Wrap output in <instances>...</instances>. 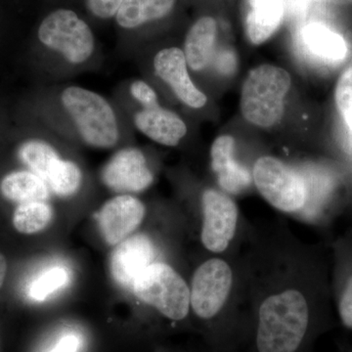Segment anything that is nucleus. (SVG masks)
Listing matches in <instances>:
<instances>
[{
	"instance_id": "f257e3e1",
	"label": "nucleus",
	"mask_w": 352,
	"mask_h": 352,
	"mask_svg": "<svg viewBox=\"0 0 352 352\" xmlns=\"http://www.w3.org/2000/svg\"><path fill=\"white\" fill-rule=\"evenodd\" d=\"M307 300L296 289L266 298L258 309L256 352H300L309 329Z\"/></svg>"
},
{
	"instance_id": "f03ea898",
	"label": "nucleus",
	"mask_w": 352,
	"mask_h": 352,
	"mask_svg": "<svg viewBox=\"0 0 352 352\" xmlns=\"http://www.w3.org/2000/svg\"><path fill=\"white\" fill-rule=\"evenodd\" d=\"M291 85V76L281 67L263 64L251 69L240 95L244 119L261 129L276 126L283 117L285 97Z\"/></svg>"
},
{
	"instance_id": "7ed1b4c3",
	"label": "nucleus",
	"mask_w": 352,
	"mask_h": 352,
	"mask_svg": "<svg viewBox=\"0 0 352 352\" xmlns=\"http://www.w3.org/2000/svg\"><path fill=\"white\" fill-rule=\"evenodd\" d=\"M65 110L88 145L112 148L119 140V126L112 106L96 92L80 87H69L62 92Z\"/></svg>"
},
{
	"instance_id": "20e7f679",
	"label": "nucleus",
	"mask_w": 352,
	"mask_h": 352,
	"mask_svg": "<svg viewBox=\"0 0 352 352\" xmlns=\"http://www.w3.org/2000/svg\"><path fill=\"white\" fill-rule=\"evenodd\" d=\"M132 292L139 300L156 308L170 320H183L188 315V286L168 264L154 263L148 266L136 278Z\"/></svg>"
},
{
	"instance_id": "39448f33",
	"label": "nucleus",
	"mask_w": 352,
	"mask_h": 352,
	"mask_svg": "<svg viewBox=\"0 0 352 352\" xmlns=\"http://www.w3.org/2000/svg\"><path fill=\"white\" fill-rule=\"evenodd\" d=\"M252 180L261 195L277 210L298 212L307 204L305 180L277 157H258L252 168Z\"/></svg>"
},
{
	"instance_id": "423d86ee",
	"label": "nucleus",
	"mask_w": 352,
	"mask_h": 352,
	"mask_svg": "<svg viewBox=\"0 0 352 352\" xmlns=\"http://www.w3.org/2000/svg\"><path fill=\"white\" fill-rule=\"evenodd\" d=\"M38 36L45 47L60 53L69 63H85L94 54V32L69 9H58L46 16L39 25Z\"/></svg>"
},
{
	"instance_id": "0eeeda50",
	"label": "nucleus",
	"mask_w": 352,
	"mask_h": 352,
	"mask_svg": "<svg viewBox=\"0 0 352 352\" xmlns=\"http://www.w3.org/2000/svg\"><path fill=\"white\" fill-rule=\"evenodd\" d=\"M230 266L221 259L206 261L197 270L190 291V307L203 320H212L220 314L232 287Z\"/></svg>"
},
{
	"instance_id": "6e6552de",
	"label": "nucleus",
	"mask_w": 352,
	"mask_h": 352,
	"mask_svg": "<svg viewBox=\"0 0 352 352\" xmlns=\"http://www.w3.org/2000/svg\"><path fill=\"white\" fill-rule=\"evenodd\" d=\"M204 222L201 242L208 251H226L237 226L238 208L230 197L214 189L206 190L201 197Z\"/></svg>"
},
{
	"instance_id": "1a4fd4ad",
	"label": "nucleus",
	"mask_w": 352,
	"mask_h": 352,
	"mask_svg": "<svg viewBox=\"0 0 352 352\" xmlns=\"http://www.w3.org/2000/svg\"><path fill=\"white\" fill-rule=\"evenodd\" d=\"M104 184L119 193H138L151 186L154 175L144 154L135 148L116 153L102 170Z\"/></svg>"
},
{
	"instance_id": "9d476101",
	"label": "nucleus",
	"mask_w": 352,
	"mask_h": 352,
	"mask_svg": "<svg viewBox=\"0 0 352 352\" xmlns=\"http://www.w3.org/2000/svg\"><path fill=\"white\" fill-rule=\"evenodd\" d=\"M154 69L183 104L193 109L205 107L207 96L192 82L186 58L180 48L168 47L159 51L154 58Z\"/></svg>"
},
{
	"instance_id": "9b49d317",
	"label": "nucleus",
	"mask_w": 352,
	"mask_h": 352,
	"mask_svg": "<svg viewBox=\"0 0 352 352\" xmlns=\"http://www.w3.org/2000/svg\"><path fill=\"white\" fill-rule=\"evenodd\" d=\"M145 206L131 195H120L104 204L99 212L98 222L102 235L109 245H117L143 221Z\"/></svg>"
},
{
	"instance_id": "f8f14e48",
	"label": "nucleus",
	"mask_w": 352,
	"mask_h": 352,
	"mask_svg": "<svg viewBox=\"0 0 352 352\" xmlns=\"http://www.w3.org/2000/svg\"><path fill=\"white\" fill-rule=\"evenodd\" d=\"M155 258V248L143 234L127 237L117 245L111 254V274L122 288L132 289L136 278L151 265Z\"/></svg>"
},
{
	"instance_id": "ddd939ff",
	"label": "nucleus",
	"mask_w": 352,
	"mask_h": 352,
	"mask_svg": "<svg viewBox=\"0 0 352 352\" xmlns=\"http://www.w3.org/2000/svg\"><path fill=\"white\" fill-rule=\"evenodd\" d=\"M212 168L226 191L239 194L251 185L252 175L235 159V139L229 134L215 138L210 148Z\"/></svg>"
},
{
	"instance_id": "4468645a",
	"label": "nucleus",
	"mask_w": 352,
	"mask_h": 352,
	"mask_svg": "<svg viewBox=\"0 0 352 352\" xmlns=\"http://www.w3.org/2000/svg\"><path fill=\"white\" fill-rule=\"evenodd\" d=\"M134 124L148 138L170 147L177 145L187 133L184 120L177 113L160 106L136 113Z\"/></svg>"
},
{
	"instance_id": "2eb2a0df",
	"label": "nucleus",
	"mask_w": 352,
	"mask_h": 352,
	"mask_svg": "<svg viewBox=\"0 0 352 352\" xmlns=\"http://www.w3.org/2000/svg\"><path fill=\"white\" fill-rule=\"evenodd\" d=\"M217 34V21L210 16L200 18L190 28L183 50L190 69L200 72L207 68L214 54Z\"/></svg>"
},
{
	"instance_id": "dca6fc26",
	"label": "nucleus",
	"mask_w": 352,
	"mask_h": 352,
	"mask_svg": "<svg viewBox=\"0 0 352 352\" xmlns=\"http://www.w3.org/2000/svg\"><path fill=\"white\" fill-rule=\"evenodd\" d=\"M282 17V0H251L245 23L248 38L254 45L265 43L277 31Z\"/></svg>"
},
{
	"instance_id": "f3484780",
	"label": "nucleus",
	"mask_w": 352,
	"mask_h": 352,
	"mask_svg": "<svg viewBox=\"0 0 352 352\" xmlns=\"http://www.w3.org/2000/svg\"><path fill=\"white\" fill-rule=\"evenodd\" d=\"M48 184L32 171L19 170L9 173L0 183V191L7 200L16 203L43 201L50 198Z\"/></svg>"
},
{
	"instance_id": "a211bd4d",
	"label": "nucleus",
	"mask_w": 352,
	"mask_h": 352,
	"mask_svg": "<svg viewBox=\"0 0 352 352\" xmlns=\"http://www.w3.org/2000/svg\"><path fill=\"white\" fill-rule=\"evenodd\" d=\"M176 0H124L116 19L124 29L131 30L163 19L175 7Z\"/></svg>"
},
{
	"instance_id": "6ab92c4d",
	"label": "nucleus",
	"mask_w": 352,
	"mask_h": 352,
	"mask_svg": "<svg viewBox=\"0 0 352 352\" xmlns=\"http://www.w3.org/2000/svg\"><path fill=\"white\" fill-rule=\"evenodd\" d=\"M18 157L32 173L45 182L53 166L60 160L56 150L41 140L25 141L18 150Z\"/></svg>"
},
{
	"instance_id": "aec40b11",
	"label": "nucleus",
	"mask_w": 352,
	"mask_h": 352,
	"mask_svg": "<svg viewBox=\"0 0 352 352\" xmlns=\"http://www.w3.org/2000/svg\"><path fill=\"white\" fill-rule=\"evenodd\" d=\"M52 217V208L46 201H27L16 208L13 226L22 234L38 233L50 223Z\"/></svg>"
},
{
	"instance_id": "412c9836",
	"label": "nucleus",
	"mask_w": 352,
	"mask_h": 352,
	"mask_svg": "<svg viewBox=\"0 0 352 352\" xmlns=\"http://www.w3.org/2000/svg\"><path fill=\"white\" fill-rule=\"evenodd\" d=\"M305 39L308 47L319 56L330 60H342L346 56L344 38L323 25H310L305 32Z\"/></svg>"
},
{
	"instance_id": "4be33fe9",
	"label": "nucleus",
	"mask_w": 352,
	"mask_h": 352,
	"mask_svg": "<svg viewBox=\"0 0 352 352\" xmlns=\"http://www.w3.org/2000/svg\"><path fill=\"white\" fill-rule=\"evenodd\" d=\"M82 178V171L75 163L60 159L51 170L46 183L57 196L66 198L76 193Z\"/></svg>"
},
{
	"instance_id": "5701e85b",
	"label": "nucleus",
	"mask_w": 352,
	"mask_h": 352,
	"mask_svg": "<svg viewBox=\"0 0 352 352\" xmlns=\"http://www.w3.org/2000/svg\"><path fill=\"white\" fill-rule=\"evenodd\" d=\"M69 280V275L66 268L62 266L50 268L32 282L30 286L29 295L32 300L41 302L66 286Z\"/></svg>"
},
{
	"instance_id": "b1692460",
	"label": "nucleus",
	"mask_w": 352,
	"mask_h": 352,
	"mask_svg": "<svg viewBox=\"0 0 352 352\" xmlns=\"http://www.w3.org/2000/svg\"><path fill=\"white\" fill-rule=\"evenodd\" d=\"M338 110L352 132V67L340 76L335 90Z\"/></svg>"
},
{
	"instance_id": "393cba45",
	"label": "nucleus",
	"mask_w": 352,
	"mask_h": 352,
	"mask_svg": "<svg viewBox=\"0 0 352 352\" xmlns=\"http://www.w3.org/2000/svg\"><path fill=\"white\" fill-rule=\"evenodd\" d=\"M129 90H131L132 97L138 101L144 109L159 107L157 92L147 82H143V80H135L131 83Z\"/></svg>"
},
{
	"instance_id": "a878e982",
	"label": "nucleus",
	"mask_w": 352,
	"mask_h": 352,
	"mask_svg": "<svg viewBox=\"0 0 352 352\" xmlns=\"http://www.w3.org/2000/svg\"><path fill=\"white\" fill-rule=\"evenodd\" d=\"M124 0H87L90 12L101 19H109L117 15Z\"/></svg>"
},
{
	"instance_id": "bb28decb",
	"label": "nucleus",
	"mask_w": 352,
	"mask_h": 352,
	"mask_svg": "<svg viewBox=\"0 0 352 352\" xmlns=\"http://www.w3.org/2000/svg\"><path fill=\"white\" fill-rule=\"evenodd\" d=\"M340 314L344 325L352 328V277L347 282L340 302Z\"/></svg>"
},
{
	"instance_id": "cd10ccee",
	"label": "nucleus",
	"mask_w": 352,
	"mask_h": 352,
	"mask_svg": "<svg viewBox=\"0 0 352 352\" xmlns=\"http://www.w3.org/2000/svg\"><path fill=\"white\" fill-rule=\"evenodd\" d=\"M80 346V340L74 335L65 336L50 352H76Z\"/></svg>"
},
{
	"instance_id": "c85d7f7f",
	"label": "nucleus",
	"mask_w": 352,
	"mask_h": 352,
	"mask_svg": "<svg viewBox=\"0 0 352 352\" xmlns=\"http://www.w3.org/2000/svg\"><path fill=\"white\" fill-rule=\"evenodd\" d=\"M6 259L1 254H0V289H1L2 285L4 283V280H6Z\"/></svg>"
}]
</instances>
